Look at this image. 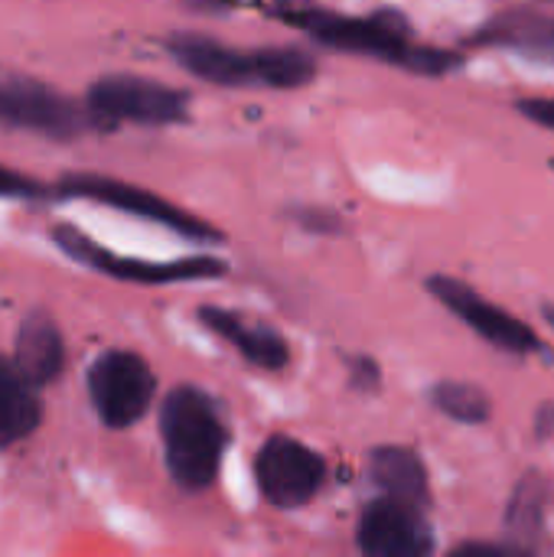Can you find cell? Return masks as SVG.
<instances>
[{
  "label": "cell",
  "mask_w": 554,
  "mask_h": 557,
  "mask_svg": "<svg viewBox=\"0 0 554 557\" xmlns=\"http://www.w3.org/2000/svg\"><path fill=\"white\" fill-rule=\"evenodd\" d=\"M274 13L284 23L307 29L317 42H323L330 49L376 55V59H385L389 65H402V69L421 72V75H441L460 62L454 52H444L434 46H418L411 39L405 16L395 10H379L372 16H343V13H330L320 7H297L294 0L291 3L284 0Z\"/></svg>",
  "instance_id": "obj_1"
},
{
  "label": "cell",
  "mask_w": 554,
  "mask_h": 557,
  "mask_svg": "<svg viewBox=\"0 0 554 557\" xmlns=\"http://www.w3.org/2000/svg\"><path fill=\"white\" fill-rule=\"evenodd\" d=\"M163 457L173 483L186 493H202L216 483L229 447V428L212 395L196 385H180L160 408Z\"/></svg>",
  "instance_id": "obj_2"
},
{
  "label": "cell",
  "mask_w": 554,
  "mask_h": 557,
  "mask_svg": "<svg viewBox=\"0 0 554 557\" xmlns=\"http://www.w3.org/2000/svg\"><path fill=\"white\" fill-rule=\"evenodd\" d=\"M167 52L189 75L212 82V85H225V88H242V85L300 88L317 75V62L294 46L235 49L199 33H176L167 39Z\"/></svg>",
  "instance_id": "obj_3"
},
{
  "label": "cell",
  "mask_w": 554,
  "mask_h": 557,
  "mask_svg": "<svg viewBox=\"0 0 554 557\" xmlns=\"http://www.w3.org/2000/svg\"><path fill=\"white\" fill-rule=\"evenodd\" d=\"M56 193L65 199H88V202H101L108 209L147 219V222L163 225V228H170L189 242H222V232L212 228L209 222H202L199 215L160 199L150 189L124 183V180H111V176H98V173H69L59 180Z\"/></svg>",
  "instance_id": "obj_4"
},
{
  "label": "cell",
  "mask_w": 554,
  "mask_h": 557,
  "mask_svg": "<svg viewBox=\"0 0 554 557\" xmlns=\"http://www.w3.org/2000/svg\"><path fill=\"white\" fill-rule=\"evenodd\" d=\"M88 111L101 124H144L167 127L189 117V98L180 88L144 75H104L88 88Z\"/></svg>",
  "instance_id": "obj_5"
},
{
  "label": "cell",
  "mask_w": 554,
  "mask_h": 557,
  "mask_svg": "<svg viewBox=\"0 0 554 557\" xmlns=\"http://www.w3.org/2000/svg\"><path fill=\"white\" fill-rule=\"evenodd\" d=\"M153 392H157V379L137 352L108 349L88 369L91 408L114 431L137 424L147 414Z\"/></svg>",
  "instance_id": "obj_6"
},
{
  "label": "cell",
  "mask_w": 554,
  "mask_h": 557,
  "mask_svg": "<svg viewBox=\"0 0 554 557\" xmlns=\"http://www.w3.org/2000/svg\"><path fill=\"white\" fill-rule=\"evenodd\" d=\"M0 127L72 140L95 127V114L36 78L0 75Z\"/></svg>",
  "instance_id": "obj_7"
},
{
  "label": "cell",
  "mask_w": 554,
  "mask_h": 557,
  "mask_svg": "<svg viewBox=\"0 0 554 557\" xmlns=\"http://www.w3.org/2000/svg\"><path fill=\"white\" fill-rule=\"evenodd\" d=\"M56 245L75 258L78 264L118 277V281H131V284H176V281H212L222 277L229 271L225 261L219 258H180V261H140V258H124L114 255L101 245H95L88 235H82L78 228L59 225L52 232Z\"/></svg>",
  "instance_id": "obj_8"
},
{
  "label": "cell",
  "mask_w": 554,
  "mask_h": 557,
  "mask_svg": "<svg viewBox=\"0 0 554 557\" xmlns=\"http://www.w3.org/2000/svg\"><path fill=\"white\" fill-rule=\"evenodd\" d=\"M255 480L274 509H300L323 490L327 463L307 444L274 434L255 457Z\"/></svg>",
  "instance_id": "obj_9"
},
{
  "label": "cell",
  "mask_w": 554,
  "mask_h": 557,
  "mask_svg": "<svg viewBox=\"0 0 554 557\" xmlns=\"http://www.w3.org/2000/svg\"><path fill=\"white\" fill-rule=\"evenodd\" d=\"M428 287L454 317H460L490 346H496L503 352H516V356H532V352L542 349V339L535 336L532 326H526L509 310H503L493 300H487L470 284L457 281V277H431Z\"/></svg>",
  "instance_id": "obj_10"
},
{
  "label": "cell",
  "mask_w": 554,
  "mask_h": 557,
  "mask_svg": "<svg viewBox=\"0 0 554 557\" xmlns=\"http://www.w3.org/2000/svg\"><path fill=\"white\" fill-rule=\"evenodd\" d=\"M356 542L369 557H424L434 552V532L421 516V506L395 496L366 506Z\"/></svg>",
  "instance_id": "obj_11"
},
{
  "label": "cell",
  "mask_w": 554,
  "mask_h": 557,
  "mask_svg": "<svg viewBox=\"0 0 554 557\" xmlns=\"http://www.w3.org/2000/svg\"><path fill=\"white\" fill-rule=\"evenodd\" d=\"M199 320L219 336L225 339L242 359H248L251 366L258 369H268V372H281L287 362H291V349L284 343V336L261 323V320H251L245 313H235V310H222V307H202L199 310Z\"/></svg>",
  "instance_id": "obj_12"
},
{
  "label": "cell",
  "mask_w": 554,
  "mask_h": 557,
  "mask_svg": "<svg viewBox=\"0 0 554 557\" xmlns=\"http://www.w3.org/2000/svg\"><path fill=\"white\" fill-rule=\"evenodd\" d=\"M13 362L16 369L39 388L62 375L65 366V343L56 323L42 313H29L13 339Z\"/></svg>",
  "instance_id": "obj_13"
},
{
  "label": "cell",
  "mask_w": 554,
  "mask_h": 557,
  "mask_svg": "<svg viewBox=\"0 0 554 557\" xmlns=\"http://www.w3.org/2000/svg\"><path fill=\"white\" fill-rule=\"evenodd\" d=\"M42 408L36 401V385L16 369L13 359L0 356V447L29 437L39 428Z\"/></svg>",
  "instance_id": "obj_14"
},
{
  "label": "cell",
  "mask_w": 554,
  "mask_h": 557,
  "mask_svg": "<svg viewBox=\"0 0 554 557\" xmlns=\"http://www.w3.org/2000/svg\"><path fill=\"white\" fill-rule=\"evenodd\" d=\"M369 473L385 496L424 506L428 503V470L421 457L408 447H376L369 457Z\"/></svg>",
  "instance_id": "obj_15"
},
{
  "label": "cell",
  "mask_w": 554,
  "mask_h": 557,
  "mask_svg": "<svg viewBox=\"0 0 554 557\" xmlns=\"http://www.w3.org/2000/svg\"><path fill=\"white\" fill-rule=\"evenodd\" d=\"M545 516H549V486L542 483V476H526L509 503V512H506V529L509 535L516 539H539L542 529H545Z\"/></svg>",
  "instance_id": "obj_16"
},
{
  "label": "cell",
  "mask_w": 554,
  "mask_h": 557,
  "mask_svg": "<svg viewBox=\"0 0 554 557\" xmlns=\"http://www.w3.org/2000/svg\"><path fill=\"white\" fill-rule=\"evenodd\" d=\"M431 401L441 414H447L460 424H483L493 411L487 392L470 382H441V385H434Z\"/></svg>",
  "instance_id": "obj_17"
},
{
  "label": "cell",
  "mask_w": 554,
  "mask_h": 557,
  "mask_svg": "<svg viewBox=\"0 0 554 557\" xmlns=\"http://www.w3.org/2000/svg\"><path fill=\"white\" fill-rule=\"evenodd\" d=\"M42 186L10 166L0 163V199H39Z\"/></svg>",
  "instance_id": "obj_18"
},
{
  "label": "cell",
  "mask_w": 554,
  "mask_h": 557,
  "mask_svg": "<svg viewBox=\"0 0 554 557\" xmlns=\"http://www.w3.org/2000/svg\"><path fill=\"white\" fill-rule=\"evenodd\" d=\"M516 108L522 111V117H529V121L554 131V98H526Z\"/></svg>",
  "instance_id": "obj_19"
},
{
  "label": "cell",
  "mask_w": 554,
  "mask_h": 557,
  "mask_svg": "<svg viewBox=\"0 0 554 557\" xmlns=\"http://www.w3.org/2000/svg\"><path fill=\"white\" fill-rule=\"evenodd\" d=\"M353 382L359 388H376L379 385V369L372 359H353Z\"/></svg>",
  "instance_id": "obj_20"
}]
</instances>
